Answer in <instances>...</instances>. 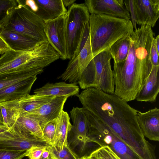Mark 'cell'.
Instances as JSON below:
<instances>
[{"label":"cell","instance_id":"6da1fadb","mask_svg":"<svg viewBox=\"0 0 159 159\" xmlns=\"http://www.w3.org/2000/svg\"><path fill=\"white\" fill-rule=\"evenodd\" d=\"M89 35L93 57L107 50L115 42L134 31L130 20L104 14H91Z\"/></svg>","mask_w":159,"mask_h":159},{"label":"cell","instance_id":"7a4b0ae2","mask_svg":"<svg viewBox=\"0 0 159 159\" xmlns=\"http://www.w3.org/2000/svg\"><path fill=\"white\" fill-rule=\"evenodd\" d=\"M59 58L48 41L39 42L29 50L17 52L10 50L2 55L0 57V74L43 70Z\"/></svg>","mask_w":159,"mask_h":159},{"label":"cell","instance_id":"3957f363","mask_svg":"<svg viewBox=\"0 0 159 159\" xmlns=\"http://www.w3.org/2000/svg\"><path fill=\"white\" fill-rule=\"evenodd\" d=\"M0 27L29 36L38 42L47 41L44 21L19 0Z\"/></svg>","mask_w":159,"mask_h":159},{"label":"cell","instance_id":"277c9868","mask_svg":"<svg viewBox=\"0 0 159 159\" xmlns=\"http://www.w3.org/2000/svg\"><path fill=\"white\" fill-rule=\"evenodd\" d=\"M84 112L89 123L91 143L99 147L108 145L121 159H141L109 127L87 110Z\"/></svg>","mask_w":159,"mask_h":159},{"label":"cell","instance_id":"5b68a950","mask_svg":"<svg viewBox=\"0 0 159 159\" xmlns=\"http://www.w3.org/2000/svg\"><path fill=\"white\" fill-rule=\"evenodd\" d=\"M90 16L84 3H74L67 11L65 31L67 59L70 60L76 51L84 25L89 21Z\"/></svg>","mask_w":159,"mask_h":159},{"label":"cell","instance_id":"8992f818","mask_svg":"<svg viewBox=\"0 0 159 159\" xmlns=\"http://www.w3.org/2000/svg\"><path fill=\"white\" fill-rule=\"evenodd\" d=\"M154 34L150 26L143 25L134 30L131 35L133 42L137 68L146 78L152 68L150 54Z\"/></svg>","mask_w":159,"mask_h":159},{"label":"cell","instance_id":"52a82bcc","mask_svg":"<svg viewBox=\"0 0 159 159\" xmlns=\"http://www.w3.org/2000/svg\"><path fill=\"white\" fill-rule=\"evenodd\" d=\"M47 142L32 135L16 123L0 133V150L26 151L34 146L47 145Z\"/></svg>","mask_w":159,"mask_h":159},{"label":"cell","instance_id":"ba28073f","mask_svg":"<svg viewBox=\"0 0 159 159\" xmlns=\"http://www.w3.org/2000/svg\"><path fill=\"white\" fill-rule=\"evenodd\" d=\"M112 58L109 50L103 51L93 58L95 67L93 87L107 93H114L115 86L111 64Z\"/></svg>","mask_w":159,"mask_h":159},{"label":"cell","instance_id":"9c48e42d","mask_svg":"<svg viewBox=\"0 0 159 159\" xmlns=\"http://www.w3.org/2000/svg\"><path fill=\"white\" fill-rule=\"evenodd\" d=\"M73 123L71 130V138L69 145L74 148H78L82 152L88 144L91 143L89 137V124L83 107H73L70 111Z\"/></svg>","mask_w":159,"mask_h":159},{"label":"cell","instance_id":"30bf717a","mask_svg":"<svg viewBox=\"0 0 159 159\" xmlns=\"http://www.w3.org/2000/svg\"><path fill=\"white\" fill-rule=\"evenodd\" d=\"M65 15L44 22V30L48 41L62 60L67 59L65 38Z\"/></svg>","mask_w":159,"mask_h":159},{"label":"cell","instance_id":"8fae6325","mask_svg":"<svg viewBox=\"0 0 159 159\" xmlns=\"http://www.w3.org/2000/svg\"><path fill=\"white\" fill-rule=\"evenodd\" d=\"M90 35L80 54L70 61L65 71L58 78L70 83H77L82 73L93 58Z\"/></svg>","mask_w":159,"mask_h":159},{"label":"cell","instance_id":"7c38bea8","mask_svg":"<svg viewBox=\"0 0 159 159\" xmlns=\"http://www.w3.org/2000/svg\"><path fill=\"white\" fill-rule=\"evenodd\" d=\"M84 3L91 14H104L130 20V13L123 0H86Z\"/></svg>","mask_w":159,"mask_h":159},{"label":"cell","instance_id":"4fadbf2b","mask_svg":"<svg viewBox=\"0 0 159 159\" xmlns=\"http://www.w3.org/2000/svg\"><path fill=\"white\" fill-rule=\"evenodd\" d=\"M132 2L136 24L154 27L159 17V0H132Z\"/></svg>","mask_w":159,"mask_h":159},{"label":"cell","instance_id":"5bb4252c","mask_svg":"<svg viewBox=\"0 0 159 159\" xmlns=\"http://www.w3.org/2000/svg\"><path fill=\"white\" fill-rule=\"evenodd\" d=\"M68 97H54L39 108L25 114L31 116L36 119L42 130L48 123L57 118L63 110L65 103Z\"/></svg>","mask_w":159,"mask_h":159},{"label":"cell","instance_id":"9a60e30c","mask_svg":"<svg viewBox=\"0 0 159 159\" xmlns=\"http://www.w3.org/2000/svg\"><path fill=\"white\" fill-rule=\"evenodd\" d=\"M137 118L145 137L159 142V109L156 107L144 112L138 111Z\"/></svg>","mask_w":159,"mask_h":159},{"label":"cell","instance_id":"2e32d148","mask_svg":"<svg viewBox=\"0 0 159 159\" xmlns=\"http://www.w3.org/2000/svg\"><path fill=\"white\" fill-rule=\"evenodd\" d=\"M0 35L11 50L24 52L34 48L39 42L23 34L0 27Z\"/></svg>","mask_w":159,"mask_h":159},{"label":"cell","instance_id":"e0dca14e","mask_svg":"<svg viewBox=\"0 0 159 159\" xmlns=\"http://www.w3.org/2000/svg\"><path fill=\"white\" fill-rule=\"evenodd\" d=\"M37 78L34 76L0 90V102L19 99L30 94Z\"/></svg>","mask_w":159,"mask_h":159},{"label":"cell","instance_id":"ac0fdd59","mask_svg":"<svg viewBox=\"0 0 159 159\" xmlns=\"http://www.w3.org/2000/svg\"><path fill=\"white\" fill-rule=\"evenodd\" d=\"M159 66H152L151 71L144 84L137 94V101L154 102L159 92Z\"/></svg>","mask_w":159,"mask_h":159},{"label":"cell","instance_id":"d6986e66","mask_svg":"<svg viewBox=\"0 0 159 159\" xmlns=\"http://www.w3.org/2000/svg\"><path fill=\"white\" fill-rule=\"evenodd\" d=\"M38 9L35 13L44 21L66 14L67 11L62 0H35Z\"/></svg>","mask_w":159,"mask_h":159},{"label":"cell","instance_id":"ffe728a7","mask_svg":"<svg viewBox=\"0 0 159 159\" xmlns=\"http://www.w3.org/2000/svg\"><path fill=\"white\" fill-rule=\"evenodd\" d=\"M76 83L60 82L47 83L41 88L34 90V94L54 97H69L79 94V87Z\"/></svg>","mask_w":159,"mask_h":159},{"label":"cell","instance_id":"44dd1931","mask_svg":"<svg viewBox=\"0 0 159 159\" xmlns=\"http://www.w3.org/2000/svg\"><path fill=\"white\" fill-rule=\"evenodd\" d=\"M69 115L63 110L56 120L55 133L52 145L62 149L68 144V136L72 128Z\"/></svg>","mask_w":159,"mask_h":159},{"label":"cell","instance_id":"7402d4cb","mask_svg":"<svg viewBox=\"0 0 159 159\" xmlns=\"http://www.w3.org/2000/svg\"><path fill=\"white\" fill-rule=\"evenodd\" d=\"M54 97L29 94L19 99L20 115L37 109L49 102Z\"/></svg>","mask_w":159,"mask_h":159},{"label":"cell","instance_id":"603a6c76","mask_svg":"<svg viewBox=\"0 0 159 159\" xmlns=\"http://www.w3.org/2000/svg\"><path fill=\"white\" fill-rule=\"evenodd\" d=\"M0 107L4 125L11 128L20 115L19 99L0 102Z\"/></svg>","mask_w":159,"mask_h":159},{"label":"cell","instance_id":"cb8c5ba5","mask_svg":"<svg viewBox=\"0 0 159 159\" xmlns=\"http://www.w3.org/2000/svg\"><path fill=\"white\" fill-rule=\"evenodd\" d=\"M131 41V35L122 38L115 42L109 48L113 62L120 63L126 59Z\"/></svg>","mask_w":159,"mask_h":159},{"label":"cell","instance_id":"d4e9b609","mask_svg":"<svg viewBox=\"0 0 159 159\" xmlns=\"http://www.w3.org/2000/svg\"><path fill=\"white\" fill-rule=\"evenodd\" d=\"M43 70L29 71H16L0 74V90L15 83L41 73Z\"/></svg>","mask_w":159,"mask_h":159},{"label":"cell","instance_id":"484cf974","mask_svg":"<svg viewBox=\"0 0 159 159\" xmlns=\"http://www.w3.org/2000/svg\"><path fill=\"white\" fill-rule=\"evenodd\" d=\"M16 123L32 135L46 141L38 122L32 116L27 114H21L17 119Z\"/></svg>","mask_w":159,"mask_h":159},{"label":"cell","instance_id":"4316f807","mask_svg":"<svg viewBox=\"0 0 159 159\" xmlns=\"http://www.w3.org/2000/svg\"><path fill=\"white\" fill-rule=\"evenodd\" d=\"M47 149L50 153V159H79L76 154L71 148L69 144L62 149L48 144Z\"/></svg>","mask_w":159,"mask_h":159},{"label":"cell","instance_id":"83f0119b","mask_svg":"<svg viewBox=\"0 0 159 159\" xmlns=\"http://www.w3.org/2000/svg\"><path fill=\"white\" fill-rule=\"evenodd\" d=\"M90 155L95 159H121L108 145L99 147Z\"/></svg>","mask_w":159,"mask_h":159},{"label":"cell","instance_id":"f1b7e54d","mask_svg":"<svg viewBox=\"0 0 159 159\" xmlns=\"http://www.w3.org/2000/svg\"><path fill=\"white\" fill-rule=\"evenodd\" d=\"M19 3V0H0V26Z\"/></svg>","mask_w":159,"mask_h":159},{"label":"cell","instance_id":"f546056e","mask_svg":"<svg viewBox=\"0 0 159 159\" xmlns=\"http://www.w3.org/2000/svg\"><path fill=\"white\" fill-rule=\"evenodd\" d=\"M89 22H87L84 25L76 49L70 61L73 60L78 56L86 43L89 35Z\"/></svg>","mask_w":159,"mask_h":159},{"label":"cell","instance_id":"4dcf8cb0","mask_svg":"<svg viewBox=\"0 0 159 159\" xmlns=\"http://www.w3.org/2000/svg\"><path fill=\"white\" fill-rule=\"evenodd\" d=\"M57 119L48 123L42 129L44 138L48 144H52L54 137Z\"/></svg>","mask_w":159,"mask_h":159},{"label":"cell","instance_id":"1f68e13d","mask_svg":"<svg viewBox=\"0 0 159 159\" xmlns=\"http://www.w3.org/2000/svg\"><path fill=\"white\" fill-rule=\"evenodd\" d=\"M27 150L10 151L0 150V159H22L26 157Z\"/></svg>","mask_w":159,"mask_h":159},{"label":"cell","instance_id":"d6a6232c","mask_svg":"<svg viewBox=\"0 0 159 159\" xmlns=\"http://www.w3.org/2000/svg\"><path fill=\"white\" fill-rule=\"evenodd\" d=\"M47 145L32 147L27 150L26 157L29 159H39L44 151L47 149Z\"/></svg>","mask_w":159,"mask_h":159},{"label":"cell","instance_id":"836d02e7","mask_svg":"<svg viewBox=\"0 0 159 159\" xmlns=\"http://www.w3.org/2000/svg\"><path fill=\"white\" fill-rule=\"evenodd\" d=\"M159 53H158L155 44V38L152 39L151 43L150 58L152 66H159L158 61Z\"/></svg>","mask_w":159,"mask_h":159},{"label":"cell","instance_id":"e575fe53","mask_svg":"<svg viewBox=\"0 0 159 159\" xmlns=\"http://www.w3.org/2000/svg\"><path fill=\"white\" fill-rule=\"evenodd\" d=\"M10 50L11 49L0 35V54L2 55Z\"/></svg>","mask_w":159,"mask_h":159},{"label":"cell","instance_id":"d590c367","mask_svg":"<svg viewBox=\"0 0 159 159\" xmlns=\"http://www.w3.org/2000/svg\"><path fill=\"white\" fill-rule=\"evenodd\" d=\"M39 159H50V153L47 148L44 151Z\"/></svg>","mask_w":159,"mask_h":159},{"label":"cell","instance_id":"8d00e7d4","mask_svg":"<svg viewBox=\"0 0 159 159\" xmlns=\"http://www.w3.org/2000/svg\"><path fill=\"white\" fill-rule=\"evenodd\" d=\"M76 1L75 0H62V2L66 7L71 6Z\"/></svg>","mask_w":159,"mask_h":159},{"label":"cell","instance_id":"74e56055","mask_svg":"<svg viewBox=\"0 0 159 159\" xmlns=\"http://www.w3.org/2000/svg\"><path fill=\"white\" fill-rule=\"evenodd\" d=\"M155 44L158 53H159V35H157L155 38Z\"/></svg>","mask_w":159,"mask_h":159},{"label":"cell","instance_id":"f35d334b","mask_svg":"<svg viewBox=\"0 0 159 159\" xmlns=\"http://www.w3.org/2000/svg\"><path fill=\"white\" fill-rule=\"evenodd\" d=\"M10 128L6 125L0 126V133L4 132L9 129Z\"/></svg>","mask_w":159,"mask_h":159},{"label":"cell","instance_id":"ab89813d","mask_svg":"<svg viewBox=\"0 0 159 159\" xmlns=\"http://www.w3.org/2000/svg\"><path fill=\"white\" fill-rule=\"evenodd\" d=\"M79 159H95L90 155H84Z\"/></svg>","mask_w":159,"mask_h":159},{"label":"cell","instance_id":"60d3db41","mask_svg":"<svg viewBox=\"0 0 159 159\" xmlns=\"http://www.w3.org/2000/svg\"><path fill=\"white\" fill-rule=\"evenodd\" d=\"M3 118L2 114L1 108L0 107V126L4 125Z\"/></svg>","mask_w":159,"mask_h":159}]
</instances>
